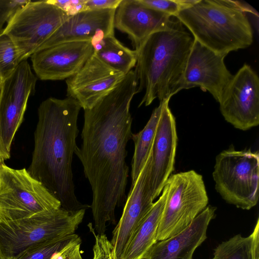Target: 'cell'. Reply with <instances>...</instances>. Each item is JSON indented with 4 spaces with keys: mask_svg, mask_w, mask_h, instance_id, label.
Instances as JSON below:
<instances>
[{
    "mask_svg": "<svg viewBox=\"0 0 259 259\" xmlns=\"http://www.w3.org/2000/svg\"><path fill=\"white\" fill-rule=\"evenodd\" d=\"M137 86L132 70L109 94L84 110L82 143L74 154L92 190L90 206L97 234H105L108 223L115 221L116 208L126 200V147L133 134L130 108Z\"/></svg>",
    "mask_w": 259,
    "mask_h": 259,
    "instance_id": "cell-1",
    "label": "cell"
},
{
    "mask_svg": "<svg viewBox=\"0 0 259 259\" xmlns=\"http://www.w3.org/2000/svg\"><path fill=\"white\" fill-rule=\"evenodd\" d=\"M81 107L75 99L50 97L38 107L34 132V146L27 169L70 211L87 209L75 193L72 163L78 147L77 120Z\"/></svg>",
    "mask_w": 259,
    "mask_h": 259,
    "instance_id": "cell-2",
    "label": "cell"
},
{
    "mask_svg": "<svg viewBox=\"0 0 259 259\" xmlns=\"http://www.w3.org/2000/svg\"><path fill=\"white\" fill-rule=\"evenodd\" d=\"M194 38L176 17L165 28L151 34L137 51L134 70L137 93L145 90L139 107L158 98L170 100L179 92Z\"/></svg>",
    "mask_w": 259,
    "mask_h": 259,
    "instance_id": "cell-3",
    "label": "cell"
},
{
    "mask_svg": "<svg viewBox=\"0 0 259 259\" xmlns=\"http://www.w3.org/2000/svg\"><path fill=\"white\" fill-rule=\"evenodd\" d=\"M175 17L194 40L221 55L246 48L253 41L248 19L235 1L197 0Z\"/></svg>",
    "mask_w": 259,
    "mask_h": 259,
    "instance_id": "cell-4",
    "label": "cell"
},
{
    "mask_svg": "<svg viewBox=\"0 0 259 259\" xmlns=\"http://www.w3.org/2000/svg\"><path fill=\"white\" fill-rule=\"evenodd\" d=\"M85 211H70L61 207L30 218L0 223V248L5 258L14 257L36 243L75 234Z\"/></svg>",
    "mask_w": 259,
    "mask_h": 259,
    "instance_id": "cell-5",
    "label": "cell"
},
{
    "mask_svg": "<svg viewBox=\"0 0 259 259\" xmlns=\"http://www.w3.org/2000/svg\"><path fill=\"white\" fill-rule=\"evenodd\" d=\"M212 177L215 188L227 203L249 210L258 200L259 154L233 147L215 158Z\"/></svg>",
    "mask_w": 259,
    "mask_h": 259,
    "instance_id": "cell-6",
    "label": "cell"
},
{
    "mask_svg": "<svg viewBox=\"0 0 259 259\" xmlns=\"http://www.w3.org/2000/svg\"><path fill=\"white\" fill-rule=\"evenodd\" d=\"M61 207L60 202L26 168L0 164V223L30 218Z\"/></svg>",
    "mask_w": 259,
    "mask_h": 259,
    "instance_id": "cell-7",
    "label": "cell"
},
{
    "mask_svg": "<svg viewBox=\"0 0 259 259\" xmlns=\"http://www.w3.org/2000/svg\"><path fill=\"white\" fill-rule=\"evenodd\" d=\"M156 240L171 237L188 227L207 206L208 198L202 176L190 170L170 175Z\"/></svg>",
    "mask_w": 259,
    "mask_h": 259,
    "instance_id": "cell-8",
    "label": "cell"
},
{
    "mask_svg": "<svg viewBox=\"0 0 259 259\" xmlns=\"http://www.w3.org/2000/svg\"><path fill=\"white\" fill-rule=\"evenodd\" d=\"M70 17L48 0L29 1L11 17L3 33L14 42L21 62L37 52Z\"/></svg>",
    "mask_w": 259,
    "mask_h": 259,
    "instance_id": "cell-9",
    "label": "cell"
},
{
    "mask_svg": "<svg viewBox=\"0 0 259 259\" xmlns=\"http://www.w3.org/2000/svg\"><path fill=\"white\" fill-rule=\"evenodd\" d=\"M37 79L28 62L24 60L0 82V155L4 161L11 156L14 137L23 121Z\"/></svg>",
    "mask_w": 259,
    "mask_h": 259,
    "instance_id": "cell-10",
    "label": "cell"
},
{
    "mask_svg": "<svg viewBox=\"0 0 259 259\" xmlns=\"http://www.w3.org/2000/svg\"><path fill=\"white\" fill-rule=\"evenodd\" d=\"M220 104L225 119L246 131L259 124V78L248 64L239 69L226 89Z\"/></svg>",
    "mask_w": 259,
    "mask_h": 259,
    "instance_id": "cell-11",
    "label": "cell"
},
{
    "mask_svg": "<svg viewBox=\"0 0 259 259\" xmlns=\"http://www.w3.org/2000/svg\"><path fill=\"white\" fill-rule=\"evenodd\" d=\"M225 57L194 40L180 90L199 87L219 103L233 76L225 65Z\"/></svg>",
    "mask_w": 259,
    "mask_h": 259,
    "instance_id": "cell-12",
    "label": "cell"
},
{
    "mask_svg": "<svg viewBox=\"0 0 259 259\" xmlns=\"http://www.w3.org/2000/svg\"><path fill=\"white\" fill-rule=\"evenodd\" d=\"M151 151L126 198L121 217L110 241L113 259H121L133 234L153 204L150 191Z\"/></svg>",
    "mask_w": 259,
    "mask_h": 259,
    "instance_id": "cell-13",
    "label": "cell"
},
{
    "mask_svg": "<svg viewBox=\"0 0 259 259\" xmlns=\"http://www.w3.org/2000/svg\"><path fill=\"white\" fill-rule=\"evenodd\" d=\"M93 53L91 41H74L39 50L30 58L37 78L62 80L76 74Z\"/></svg>",
    "mask_w": 259,
    "mask_h": 259,
    "instance_id": "cell-14",
    "label": "cell"
},
{
    "mask_svg": "<svg viewBox=\"0 0 259 259\" xmlns=\"http://www.w3.org/2000/svg\"><path fill=\"white\" fill-rule=\"evenodd\" d=\"M125 75L93 53L76 74L66 79L67 97L77 101L83 110L90 109L113 90Z\"/></svg>",
    "mask_w": 259,
    "mask_h": 259,
    "instance_id": "cell-15",
    "label": "cell"
},
{
    "mask_svg": "<svg viewBox=\"0 0 259 259\" xmlns=\"http://www.w3.org/2000/svg\"><path fill=\"white\" fill-rule=\"evenodd\" d=\"M165 101L152 144L150 180V191L154 200L161 193L174 170L178 137L175 118Z\"/></svg>",
    "mask_w": 259,
    "mask_h": 259,
    "instance_id": "cell-16",
    "label": "cell"
},
{
    "mask_svg": "<svg viewBox=\"0 0 259 259\" xmlns=\"http://www.w3.org/2000/svg\"><path fill=\"white\" fill-rule=\"evenodd\" d=\"M115 10H88L70 17L38 51L63 42L81 40L92 41L114 35Z\"/></svg>",
    "mask_w": 259,
    "mask_h": 259,
    "instance_id": "cell-17",
    "label": "cell"
},
{
    "mask_svg": "<svg viewBox=\"0 0 259 259\" xmlns=\"http://www.w3.org/2000/svg\"><path fill=\"white\" fill-rule=\"evenodd\" d=\"M174 17L149 8L139 0H122L115 10L114 27L128 35L137 52L149 36L167 27Z\"/></svg>",
    "mask_w": 259,
    "mask_h": 259,
    "instance_id": "cell-18",
    "label": "cell"
},
{
    "mask_svg": "<svg viewBox=\"0 0 259 259\" xmlns=\"http://www.w3.org/2000/svg\"><path fill=\"white\" fill-rule=\"evenodd\" d=\"M216 209L207 206L185 229L155 243L144 259H193L195 250L207 238V230Z\"/></svg>",
    "mask_w": 259,
    "mask_h": 259,
    "instance_id": "cell-19",
    "label": "cell"
},
{
    "mask_svg": "<svg viewBox=\"0 0 259 259\" xmlns=\"http://www.w3.org/2000/svg\"><path fill=\"white\" fill-rule=\"evenodd\" d=\"M167 196L164 186L158 199L136 229L121 259H144L151 247L157 242L156 235Z\"/></svg>",
    "mask_w": 259,
    "mask_h": 259,
    "instance_id": "cell-20",
    "label": "cell"
},
{
    "mask_svg": "<svg viewBox=\"0 0 259 259\" xmlns=\"http://www.w3.org/2000/svg\"><path fill=\"white\" fill-rule=\"evenodd\" d=\"M94 53L103 62L125 74L135 67L137 52L124 46L111 35L91 41Z\"/></svg>",
    "mask_w": 259,
    "mask_h": 259,
    "instance_id": "cell-21",
    "label": "cell"
},
{
    "mask_svg": "<svg viewBox=\"0 0 259 259\" xmlns=\"http://www.w3.org/2000/svg\"><path fill=\"white\" fill-rule=\"evenodd\" d=\"M165 100L153 111L144 127L139 133L132 134L135 150L132 161L131 186L136 181L151 151L157 124Z\"/></svg>",
    "mask_w": 259,
    "mask_h": 259,
    "instance_id": "cell-22",
    "label": "cell"
},
{
    "mask_svg": "<svg viewBox=\"0 0 259 259\" xmlns=\"http://www.w3.org/2000/svg\"><path fill=\"white\" fill-rule=\"evenodd\" d=\"M211 259H259V220L251 234H237L222 242L214 250Z\"/></svg>",
    "mask_w": 259,
    "mask_h": 259,
    "instance_id": "cell-23",
    "label": "cell"
},
{
    "mask_svg": "<svg viewBox=\"0 0 259 259\" xmlns=\"http://www.w3.org/2000/svg\"><path fill=\"white\" fill-rule=\"evenodd\" d=\"M77 234L66 235L36 243L8 259H50L63 248Z\"/></svg>",
    "mask_w": 259,
    "mask_h": 259,
    "instance_id": "cell-24",
    "label": "cell"
},
{
    "mask_svg": "<svg viewBox=\"0 0 259 259\" xmlns=\"http://www.w3.org/2000/svg\"><path fill=\"white\" fill-rule=\"evenodd\" d=\"M15 46L6 34L0 35V77L1 81L9 76L20 63Z\"/></svg>",
    "mask_w": 259,
    "mask_h": 259,
    "instance_id": "cell-25",
    "label": "cell"
},
{
    "mask_svg": "<svg viewBox=\"0 0 259 259\" xmlns=\"http://www.w3.org/2000/svg\"><path fill=\"white\" fill-rule=\"evenodd\" d=\"M143 5L172 16L195 4L197 0H139Z\"/></svg>",
    "mask_w": 259,
    "mask_h": 259,
    "instance_id": "cell-26",
    "label": "cell"
},
{
    "mask_svg": "<svg viewBox=\"0 0 259 259\" xmlns=\"http://www.w3.org/2000/svg\"><path fill=\"white\" fill-rule=\"evenodd\" d=\"M90 232L94 236L95 243L93 247V259H109L112 254V246L105 234L95 233L92 224L88 225Z\"/></svg>",
    "mask_w": 259,
    "mask_h": 259,
    "instance_id": "cell-27",
    "label": "cell"
},
{
    "mask_svg": "<svg viewBox=\"0 0 259 259\" xmlns=\"http://www.w3.org/2000/svg\"><path fill=\"white\" fill-rule=\"evenodd\" d=\"M29 1L0 0V35L11 17Z\"/></svg>",
    "mask_w": 259,
    "mask_h": 259,
    "instance_id": "cell-28",
    "label": "cell"
},
{
    "mask_svg": "<svg viewBox=\"0 0 259 259\" xmlns=\"http://www.w3.org/2000/svg\"><path fill=\"white\" fill-rule=\"evenodd\" d=\"M81 240L78 235L63 248L54 253L50 259H83L81 253Z\"/></svg>",
    "mask_w": 259,
    "mask_h": 259,
    "instance_id": "cell-29",
    "label": "cell"
},
{
    "mask_svg": "<svg viewBox=\"0 0 259 259\" xmlns=\"http://www.w3.org/2000/svg\"><path fill=\"white\" fill-rule=\"evenodd\" d=\"M70 16L84 11L86 0H48Z\"/></svg>",
    "mask_w": 259,
    "mask_h": 259,
    "instance_id": "cell-30",
    "label": "cell"
},
{
    "mask_svg": "<svg viewBox=\"0 0 259 259\" xmlns=\"http://www.w3.org/2000/svg\"><path fill=\"white\" fill-rule=\"evenodd\" d=\"M122 0H86L84 11L88 10H116Z\"/></svg>",
    "mask_w": 259,
    "mask_h": 259,
    "instance_id": "cell-31",
    "label": "cell"
},
{
    "mask_svg": "<svg viewBox=\"0 0 259 259\" xmlns=\"http://www.w3.org/2000/svg\"><path fill=\"white\" fill-rule=\"evenodd\" d=\"M0 259H6L3 255L2 250L0 248Z\"/></svg>",
    "mask_w": 259,
    "mask_h": 259,
    "instance_id": "cell-32",
    "label": "cell"
},
{
    "mask_svg": "<svg viewBox=\"0 0 259 259\" xmlns=\"http://www.w3.org/2000/svg\"><path fill=\"white\" fill-rule=\"evenodd\" d=\"M4 162V161L3 160V159L1 157V156L0 155V163Z\"/></svg>",
    "mask_w": 259,
    "mask_h": 259,
    "instance_id": "cell-33",
    "label": "cell"
},
{
    "mask_svg": "<svg viewBox=\"0 0 259 259\" xmlns=\"http://www.w3.org/2000/svg\"><path fill=\"white\" fill-rule=\"evenodd\" d=\"M109 259H113V255H112V256H111Z\"/></svg>",
    "mask_w": 259,
    "mask_h": 259,
    "instance_id": "cell-34",
    "label": "cell"
},
{
    "mask_svg": "<svg viewBox=\"0 0 259 259\" xmlns=\"http://www.w3.org/2000/svg\"><path fill=\"white\" fill-rule=\"evenodd\" d=\"M1 77H0V82H1Z\"/></svg>",
    "mask_w": 259,
    "mask_h": 259,
    "instance_id": "cell-35",
    "label": "cell"
},
{
    "mask_svg": "<svg viewBox=\"0 0 259 259\" xmlns=\"http://www.w3.org/2000/svg\"><path fill=\"white\" fill-rule=\"evenodd\" d=\"M1 164V163H0Z\"/></svg>",
    "mask_w": 259,
    "mask_h": 259,
    "instance_id": "cell-36",
    "label": "cell"
}]
</instances>
